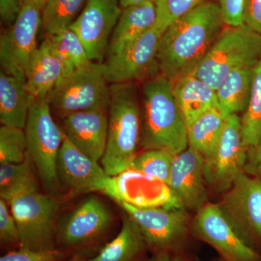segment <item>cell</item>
<instances>
[{
    "label": "cell",
    "mask_w": 261,
    "mask_h": 261,
    "mask_svg": "<svg viewBox=\"0 0 261 261\" xmlns=\"http://www.w3.org/2000/svg\"><path fill=\"white\" fill-rule=\"evenodd\" d=\"M225 27L219 5L207 0L173 22L160 39V75L173 82L192 73Z\"/></svg>",
    "instance_id": "cell-1"
},
{
    "label": "cell",
    "mask_w": 261,
    "mask_h": 261,
    "mask_svg": "<svg viewBox=\"0 0 261 261\" xmlns=\"http://www.w3.org/2000/svg\"><path fill=\"white\" fill-rule=\"evenodd\" d=\"M140 143L146 149L177 154L188 148L187 126L173 93L172 82L161 75L144 82Z\"/></svg>",
    "instance_id": "cell-2"
},
{
    "label": "cell",
    "mask_w": 261,
    "mask_h": 261,
    "mask_svg": "<svg viewBox=\"0 0 261 261\" xmlns=\"http://www.w3.org/2000/svg\"><path fill=\"white\" fill-rule=\"evenodd\" d=\"M140 135L141 109L135 83L111 84L107 145L99 162L108 176L132 167Z\"/></svg>",
    "instance_id": "cell-3"
},
{
    "label": "cell",
    "mask_w": 261,
    "mask_h": 261,
    "mask_svg": "<svg viewBox=\"0 0 261 261\" xmlns=\"http://www.w3.org/2000/svg\"><path fill=\"white\" fill-rule=\"evenodd\" d=\"M261 60V35L245 24L226 25L192 74L219 88L226 76L242 68H255Z\"/></svg>",
    "instance_id": "cell-4"
},
{
    "label": "cell",
    "mask_w": 261,
    "mask_h": 261,
    "mask_svg": "<svg viewBox=\"0 0 261 261\" xmlns=\"http://www.w3.org/2000/svg\"><path fill=\"white\" fill-rule=\"evenodd\" d=\"M46 99L51 110L61 119L82 111H108L111 84L106 77L104 63L92 62L63 77Z\"/></svg>",
    "instance_id": "cell-5"
},
{
    "label": "cell",
    "mask_w": 261,
    "mask_h": 261,
    "mask_svg": "<svg viewBox=\"0 0 261 261\" xmlns=\"http://www.w3.org/2000/svg\"><path fill=\"white\" fill-rule=\"evenodd\" d=\"M27 156L47 193L56 195L60 185L57 160L65 134L57 125L47 99H33L25 128Z\"/></svg>",
    "instance_id": "cell-6"
},
{
    "label": "cell",
    "mask_w": 261,
    "mask_h": 261,
    "mask_svg": "<svg viewBox=\"0 0 261 261\" xmlns=\"http://www.w3.org/2000/svg\"><path fill=\"white\" fill-rule=\"evenodd\" d=\"M8 205L16 221L20 247L32 250L57 249V228L61 203L40 191L19 196Z\"/></svg>",
    "instance_id": "cell-7"
},
{
    "label": "cell",
    "mask_w": 261,
    "mask_h": 261,
    "mask_svg": "<svg viewBox=\"0 0 261 261\" xmlns=\"http://www.w3.org/2000/svg\"><path fill=\"white\" fill-rule=\"evenodd\" d=\"M140 228L147 247L154 252L178 255L189 233L188 217L184 208H141L118 202Z\"/></svg>",
    "instance_id": "cell-8"
},
{
    "label": "cell",
    "mask_w": 261,
    "mask_h": 261,
    "mask_svg": "<svg viewBox=\"0 0 261 261\" xmlns=\"http://www.w3.org/2000/svg\"><path fill=\"white\" fill-rule=\"evenodd\" d=\"M220 207L244 241L261 249V177L240 173L223 194ZM259 252V251H258Z\"/></svg>",
    "instance_id": "cell-9"
},
{
    "label": "cell",
    "mask_w": 261,
    "mask_h": 261,
    "mask_svg": "<svg viewBox=\"0 0 261 261\" xmlns=\"http://www.w3.org/2000/svg\"><path fill=\"white\" fill-rule=\"evenodd\" d=\"M248 149L244 143L238 114L226 118L222 135L214 152L204 158V175L211 190L224 194L244 172Z\"/></svg>",
    "instance_id": "cell-10"
},
{
    "label": "cell",
    "mask_w": 261,
    "mask_h": 261,
    "mask_svg": "<svg viewBox=\"0 0 261 261\" xmlns=\"http://www.w3.org/2000/svg\"><path fill=\"white\" fill-rule=\"evenodd\" d=\"M111 211L100 199L90 195L59 218L57 245L60 250H80L99 241L112 224Z\"/></svg>",
    "instance_id": "cell-11"
},
{
    "label": "cell",
    "mask_w": 261,
    "mask_h": 261,
    "mask_svg": "<svg viewBox=\"0 0 261 261\" xmlns=\"http://www.w3.org/2000/svg\"><path fill=\"white\" fill-rule=\"evenodd\" d=\"M192 231L196 238L214 248L224 261H261L260 252L244 241L219 204H206L197 211Z\"/></svg>",
    "instance_id": "cell-12"
},
{
    "label": "cell",
    "mask_w": 261,
    "mask_h": 261,
    "mask_svg": "<svg viewBox=\"0 0 261 261\" xmlns=\"http://www.w3.org/2000/svg\"><path fill=\"white\" fill-rule=\"evenodd\" d=\"M42 27V10L23 5L8 30L0 38L1 70L25 82L27 68L38 47L37 37Z\"/></svg>",
    "instance_id": "cell-13"
},
{
    "label": "cell",
    "mask_w": 261,
    "mask_h": 261,
    "mask_svg": "<svg viewBox=\"0 0 261 261\" xmlns=\"http://www.w3.org/2000/svg\"><path fill=\"white\" fill-rule=\"evenodd\" d=\"M162 34L154 27L123 50L108 56L104 63L108 82L135 83L159 75L158 53Z\"/></svg>",
    "instance_id": "cell-14"
},
{
    "label": "cell",
    "mask_w": 261,
    "mask_h": 261,
    "mask_svg": "<svg viewBox=\"0 0 261 261\" xmlns=\"http://www.w3.org/2000/svg\"><path fill=\"white\" fill-rule=\"evenodd\" d=\"M102 192L117 203L125 202L141 208H183L168 185L132 168L110 176Z\"/></svg>",
    "instance_id": "cell-15"
},
{
    "label": "cell",
    "mask_w": 261,
    "mask_h": 261,
    "mask_svg": "<svg viewBox=\"0 0 261 261\" xmlns=\"http://www.w3.org/2000/svg\"><path fill=\"white\" fill-rule=\"evenodd\" d=\"M121 12L119 0H88L70 25L92 62L102 63Z\"/></svg>",
    "instance_id": "cell-16"
},
{
    "label": "cell",
    "mask_w": 261,
    "mask_h": 261,
    "mask_svg": "<svg viewBox=\"0 0 261 261\" xmlns=\"http://www.w3.org/2000/svg\"><path fill=\"white\" fill-rule=\"evenodd\" d=\"M60 187L71 193L102 192L110 176L100 163L82 152L65 135L57 160Z\"/></svg>",
    "instance_id": "cell-17"
},
{
    "label": "cell",
    "mask_w": 261,
    "mask_h": 261,
    "mask_svg": "<svg viewBox=\"0 0 261 261\" xmlns=\"http://www.w3.org/2000/svg\"><path fill=\"white\" fill-rule=\"evenodd\" d=\"M168 187L185 210L200 211L207 200L203 156L190 147L174 155Z\"/></svg>",
    "instance_id": "cell-18"
},
{
    "label": "cell",
    "mask_w": 261,
    "mask_h": 261,
    "mask_svg": "<svg viewBox=\"0 0 261 261\" xmlns=\"http://www.w3.org/2000/svg\"><path fill=\"white\" fill-rule=\"evenodd\" d=\"M62 120L67 138L90 159L100 162L107 145L108 111L73 113Z\"/></svg>",
    "instance_id": "cell-19"
},
{
    "label": "cell",
    "mask_w": 261,
    "mask_h": 261,
    "mask_svg": "<svg viewBox=\"0 0 261 261\" xmlns=\"http://www.w3.org/2000/svg\"><path fill=\"white\" fill-rule=\"evenodd\" d=\"M63 75L59 58L47 37L33 53L25 74V87L34 99L47 97Z\"/></svg>",
    "instance_id": "cell-20"
},
{
    "label": "cell",
    "mask_w": 261,
    "mask_h": 261,
    "mask_svg": "<svg viewBox=\"0 0 261 261\" xmlns=\"http://www.w3.org/2000/svg\"><path fill=\"white\" fill-rule=\"evenodd\" d=\"M171 82L173 95L187 126L210 110L219 108L216 90L192 73Z\"/></svg>",
    "instance_id": "cell-21"
},
{
    "label": "cell",
    "mask_w": 261,
    "mask_h": 261,
    "mask_svg": "<svg viewBox=\"0 0 261 261\" xmlns=\"http://www.w3.org/2000/svg\"><path fill=\"white\" fill-rule=\"evenodd\" d=\"M157 19L156 3L152 2L122 8L108 47V56L128 47L146 32L153 28Z\"/></svg>",
    "instance_id": "cell-22"
},
{
    "label": "cell",
    "mask_w": 261,
    "mask_h": 261,
    "mask_svg": "<svg viewBox=\"0 0 261 261\" xmlns=\"http://www.w3.org/2000/svg\"><path fill=\"white\" fill-rule=\"evenodd\" d=\"M34 98L25 82L0 72V121L5 126L25 128Z\"/></svg>",
    "instance_id": "cell-23"
},
{
    "label": "cell",
    "mask_w": 261,
    "mask_h": 261,
    "mask_svg": "<svg viewBox=\"0 0 261 261\" xmlns=\"http://www.w3.org/2000/svg\"><path fill=\"white\" fill-rule=\"evenodd\" d=\"M147 245L140 228L126 215L121 231L88 261H140Z\"/></svg>",
    "instance_id": "cell-24"
},
{
    "label": "cell",
    "mask_w": 261,
    "mask_h": 261,
    "mask_svg": "<svg viewBox=\"0 0 261 261\" xmlns=\"http://www.w3.org/2000/svg\"><path fill=\"white\" fill-rule=\"evenodd\" d=\"M255 68L233 70L216 89L219 110L225 118L245 112L251 94Z\"/></svg>",
    "instance_id": "cell-25"
},
{
    "label": "cell",
    "mask_w": 261,
    "mask_h": 261,
    "mask_svg": "<svg viewBox=\"0 0 261 261\" xmlns=\"http://www.w3.org/2000/svg\"><path fill=\"white\" fill-rule=\"evenodd\" d=\"M226 118L219 108L207 111L187 126L188 146L202 154L210 155L219 143Z\"/></svg>",
    "instance_id": "cell-26"
},
{
    "label": "cell",
    "mask_w": 261,
    "mask_h": 261,
    "mask_svg": "<svg viewBox=\"0 0 261 261\" xmlns=\"http://www.w3.org/2000/svg\"><path fill=\"white\" fill-rule=\"evenodd\" d=\"M28 156L23 163L0 164V197L9 203L19 196L39 191Z\"/></svg>",
    "instance_id": "cell-27"
},
{
    "label": "cell",
    "mask_w": 261,
    "mask_h": 261,
    "mask_svg": "<svg viewBox=\"0 0 261 261\" xmlns=\"http://www.w3.org/2000/svg\"><path fill=\"white\" fill-rule=\"evenodd\" d=\"M46 37L63 65V77L92 63L80 37L69 27Z\"/></svg>",
    "instance_id": "cell-28"
},
{
    "label": "cell",
    "mask_w": 261,
    "mask_h": 261,
    "mask_svg": "<svg viewBox=\"0 0 261 261\" xmlns=\"http://www.w3.org/2000/svg\"><path fill=\"white\" fill-rule=\"evenodd\" d=\"M240 121L244 143L250 150L261 140V60L254 72L250 99Z\"/></svg>",
    "instance_id": "cell-29"
},
{
    "label": "cell",
    "mask_w": 261,
    "mask_h": 261,
    "mask_svg": "<svg viewBox=\"0 0 261 261\" xmlns=\"http://www.w3.org/2000/svg\"><path fill=\"white\" fill-rule=\"evenodd\" d=\"M88 0H47L42 11V28L47 35L68 28Z\"/></svg>",
    "instance_id": "cell-30"
},
{
    "label": "cell",
    "mask_w": 261,
    "mask_h": 261,
    "mask_svg": "<svg viewBox=\"0 0 261 261\" xmlns=\"http://www.w3.org/2000/svg\"><path fill=\"white\" fill-rule=\"evenodd\" d=\"M174 154L161 149H147L136 156L132 169L140 171L168 185Z\"/></svg>",
    "instance_id": "cell-31"
},
{
    "label": "cell",
    "mask_w": 261,
    "mask_h": 261,
    "mask_svg": "<svg viewBox=\"0 0 261 261\" xmlns=\"http://www.w3.org/2000/svg\"><path fill=\"white\" fill-rule=\"evenodd\" d=\"M27 159L25 130L3 125L0 128V164L23 163Z\"/></svg>",
    "instance_id": "cell-32"
},
{
    "label": "cell",
    "mask_w": 261,
    "mask_h": 261,
    "mask_svg": "<svg viewBox=\"0 0 261 261\" xmlns=\"http://www.w3.org/2000/svg\"><path fill=\"white\" fill-rule=\"evenodd\" d=\"M204 1L205 0H157V19L154 28L163 34L173 22Z\"/></svg>",
    "instance_id": "cell-33"
},
{
    "label": "cell",
    "mask_w": 261,
    "mask_h": 261,
    "mask_svg": "<svg viewBox=\"0 0 261 261\" xmlns=\"http://www.w3.org/2000/svg\"><path fill=\"white\" fill-rule=\"evenodd\" d=\"M68 254L58 248L38 251L20 247L3 255L0 261H63L68 257Z\"/></svg>",
    "instance_id": "cell-34"
},
{
    "label": "cell",
    "mask_w": 261,
    "mask_h": 261,
    "mask_svg": "<svg viewBox=\"0 0 261 261\" xmlns=\"http://www.w3.org/2000/svg\"><path fill=\"white\" fill-rule=\"evenodd\" d=\"M0 240L7 247L20 248V236L16 221L6 201L0 199Z\"/></svg>",
    "instance_id": "cell-35"
},
{
    "label": "cell",
    "mask_w": 261,
    "mask_h": 261,
    "mask_svg": "<svg viewBox=\"0 0 261 261\" xmlns=\"http://www.w3.org/2000/svg\"><path fill=\"white\" fill-rule=\"evenodd\" d=\"M219 5L225 25L238 27L243 25L245 0H213Z\"/></svg>",
    "instance_id": "cell-36"
},
{
    "label": "cell",
    "mask_w": 261,
    "mask_h": 261,
    "mask_svg": "<svg viewBox=\"0 0 261 261\" xmlns=\"http://www.w3.org/2000/svg\"><path fill=\"white\" fill-rule=\"evenodd\" d=\"M243 22L261 35V0H245Z\"/></svg>",
    "instance_id": "cell-37"
},
{
    "label": "cell",
    "mask_w": 261,
    "mask_h": 261,
    "mask_svg": "<svg viewBox=\"0 0 261 261\" xmlns=\"http://www.w3.org/2000/svg\"><path fill=\"white\" fill-rule=\"evenodd\" d=\"M23 7V0H0V15L4 23L11 25Z\"/></svg>",
    "instance_id": "cell-38"
},
{
    "label": "cell",
    "mask_w": 261,
    "mask_h": 261,
    "mask_svg": "<svg viewBox=\"0 0 261 261\" xmlns=\"http://www.w3.org/2000/svg\"><path fill=\"white\" fill-rule=\"evenodd\" d=\"M244 171L250 176L261 177V140L256 147L248 150Z\"/></svg>",
    "instance_id": "cell-39"
},
{
    "label": "cell",
    "mask_w": 261,
    "mask_h": 261,
    "mask_svg": "<svg viewBox=\"0 0 261 261\" xmlns=\"http://www.w3.org/2000/svg\"><path fill=\"white\" fill-rule=\"evenodd\" d=\"M148 261H175L174 255L167 252H154Z\"/></svg>",
    "instance_id": "cell-40"
},
{
    "label": "cell",
    "mask_w": 261,
    "mask_h": 261,
    "mask_svg": "<svg viewBox=\"0 0 261 261\" xmlns=\"http://www.w3.org/2000/svg\"><path fill=\"white\" fill-rule=\"evenodd\" d=\"M47 0H23V5H32L42 10L44 9Z\"/></svg>",
    "instance_id": "cell-41"
},
{
    "label": "cell",
    "mask_w": 261,
    "mask_h": 261,
    "mask_svg": "<svg viewBox=\"0 0 261 261\" xmlns=\"http://www.w3.org/2000/svg\"><path fill=\"white\" fill-rule=\"evenodd\" d=\"M119 2L121 8H125L126 7L130 6V5L141 4V3H148V2L156 3L157 0H119Z\"/></svg>",
    "instance_id": "cell-42"
},
{
    "label": "cell",
    "mask_w": 261,
    "mask_h": 261,
    "mask_svg": "<svg viewBox=\"0 0 261 261\" xmlns=\"http://www.w3.org/2000/svg\"><path fill=\"white\" fill-rule=\"evenodd\" d=\"M175 261H191L188 260V259L185 258V257H182L179 254L178 255H174Z\"/></svg>",
    "instance_id": "cell-43"
},
{
    "label": "cell",
    "mask_w": 261,
    "mask_h": 261,
    "mask_svg": "<svg viewBox=\"0 0 261 261\" xmlns=\"http://www.w3.org/2000/svg\"><path fill=\"white\" fill-rule=\"evenodd\" d=\"M69 261H88V259L81 258V257H75Z\"/></svg>",
    "instance_id": "cell-44"
},
{
    "label": "cell",
    "mask_w": 261,
    "mask_h": 261,
    "mask_svg": "<svg viewBox=\"0 0 261 261\" xmlns=\"http://www.w3.org/2000/svg\"><path fill=\"white\" fill-rule=\"evenodd\" d=\"M219 261H224V260H222V259H221V260H219Z\"/></svg>",
    "instance_id": "cell-45"
}]
</instances>
